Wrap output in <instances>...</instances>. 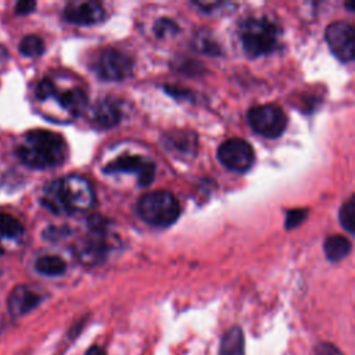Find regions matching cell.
<instances>
[{
    "mask_svg": "<svg viewBox=\"0 0 355 355\" xmlns=\"http://www.w3.org/2000/svg\"><path fill=\"white\" fill-rule=\"evenodd\" d=\"M40 204L58 215L85 212L94 204V191L87 179L79 175H67L44 186Z\"/></svg>",
    "mask_w": 355,
    "mask_h": 355,
    "instance_id": "6da1fadb",
    "label": "cell"
},
{
    "mask_svg": "<svg viewBox=\"0 0 355 355\" xmlns=\"http://www.w3.org/2000/svg\"><path fill=\"white\" fill-rule=\"evenodd\" d=\"M15 154L29 168L46 169L61 165L67 159L68 147L64 137L57 132L37 129L22 137Z\"/></svg>",
    "mask_w": 355,
    "mask_h": 355,
    "instance_id": "7a4b0ae2",
    "label": "cell"
},
{
    "mask_svg": "<svg viewBox=\"0 0 355 355\" xmlns=\"http://www.w3.org/2000/svg\"><path fill=\"white\" fill-rule=\"evenodd\" d=\"M36 100L61 111V119L78 116L87 105L85 89L75 85H60L53 78H43L35 90Z\"/></svg>",
    "mask_w": 355,
    "mask_h": 355,
    "instance_id": "3957f363",
    "label": "cell"
},
{
    "mask_svg": "<svg viewBox=\"0 0 355 355\" xmlns=\"http://www.w3.org/2000/svg\"><path fill=\"white\" fill-rule=\"evenodd\" d=\"M280 28L268 17H248L239 25L243 51L250 58L270 54L277 50Z\"/></svg>",
    "mask_w": 355,
    "mask_h": 355,
    "instance_id": "277c9868",
    "label": "cell"
},
{
    "mask_svg": "<svg viewBox=\"0 0 355 355\" xmlns=\"http://www.w3.org/2000/svg\"><path fill=\"white\" fill-rule=\"evenodd\" d=\"M137 214L151 226L166 227L175 223L179 218L180 205L171 191L154 190L139 200Z\"/></svg>",
    "mask_w": 355,
    "mask_h": 355,
    "instance_id": "5b68a950",
    "label": "cell"
},
{
    "mask_svg": "<svg viewBox=\"0 0 355 355\" xmlns=\"http://www.w3.org/2000/svg\"><path fill=\"white\" fill-rule=\"evenodd\" d=\"M90 230L85 239L76 245L75 252L78 259L89 266H96L104 262L112 244L108 239L105 220L94 216L89 222Z\"/></svg>",
    "mask_w": 355,
    "mask_h": 355,
    "instance_id": "8992f818",
    "label": "cell"
},
{
    "mask_svg": "<svg viewBox=\"0 0 355 355\" xmlns=\"http://www.w3.org/2000/svg\"><path fill=\"white\" fill-rule=\"evenodd\" d=\"M247 121L251 129L268 139L282 136L287 126V116L284 111L275 104H261L251 107L247 114Z\"/></svg>",
    "mask_w": 355,
    "mask_h": 355,
    "instance_id": "52a82bcc",
    "label": "cell"
},
{
    "mask_svg": "<svg viewBox=\"0 0 355 355\" xmlns=\"http://www.w3.org/2000/svg\"><path fill=\"white\" fill-rule=\"evenodd\" d=\"M103 171L108 175H135L140 186H148L154 179L155 165L150 158L139 154H121L119 157L107 162Z\"/></svg>",
    "mask_w": 355,
    "mask_h": 355,
    "instance_id": "ba28073f",
    "label": "cell"
},
{
    "mask_svg": "<svg viewBox=\"0 0 355 355\" xmlns=\"http://www.w3.org/2000/svg\"><path fill=\"white\" fill-rule=\"evenodd\" d=\"M218 159L229 171L244 173L252 166L255 154L248 141L239 137H232L219 146Z\"/></svg>",
    "mask_w": 355,
    "mask_h": 355,
    "instance_id": "9c48e42d",
    "label": "cell"
},
{
    "mask_svg": "<svg viewBox=\"0 0 355 355\" xmlns=\"http://www.w3.org/2000/svg\"><path fill=\"white\" fill-rule=\"evenodd\" d=\"M324 37L333 55L343 61L349 62L355 60V25L344 21L331 22L326 31Z\"/></svg>",
    "mask_w": 355,
    "mask_h": 355,
    "instance_id": "30bf717a",
    "label": "cell"
},
{
    "mask_svg": "<svg viewBox=\"0 0 355 355\" xmlns=\"http://www.w3.org/2000/svg\"><path fill=\"white\" fill-rule=\"evenodd\" d=\"M132 60L116 49H104L94 60L93 71L104 80H122L132 73Z\"/></svg>",
    "mask_w": 355,
    "mask_h": 355,
    "instance_id": "8fae6325",
    "label": "cell"
},
{
    "mask_svg": "<svg viewBox=\"0 0 355 355\" xmlns=\"http://www.w3.org/2000/svg\"><path fill=\"white\" fill-rule=\"evenodd\" d=\"M64 17L71 24L80 25V26H90L104 19L105 10L97 1L76 0L65 6Z\"/></svg>",
    "mask_w": 355,
    "mask_h": 355,
    "instance_id": "7c38bea8",
    "label": "cell"
},
{
    "mask_svg": "<svg viewBox=\"0 0 355 355\" xmlns=\"http://www.w3.org/2000/svg\"><path fill=\"white\" fill-rule=\"evenodd\" d=\"M40 295L26 286H17L8 297V309L12 316H22L36 308Z\"/></svg>",
    "mask_w": 355,
    "mask_h": 355,
    "instance_id": "4fadbf2b",
    "label": "cell"
},
{
    "mask_svg": "<svg viewBox=\"0 0 355 355\" xmlns=\"http://www.w3.org/2000/svg\"><path fill=\"white\" fill-rule=\"evenodd\" d=\"M92 118L94 123L101 128H112L121 122L122 110L115 100L104 98L93 108Z\"/></svg>",
    "mask_w": 355,
    "mask_h": 355,
    "instance_id": "5bb4252c",
    "label": "cell"
},
{
    "mask_svg": "<svg viewBox=\"0 0 355 355\" xmlns=\"http://www.w3.org/2000/svg\"><path fill=\"white\" fill-rule=\"evenodd\" d=\"M165 146L171 151L193 155L197 150V136L191 132H173L165 137Z\"/></svg>",
    "mask_w": 355,
    "mask_h": 355,
    "instance_id": "9a60e30c",
    "label": "cell"
},
{
    "mask_svg": "<svg viewBox=\"0 0 355 355\" xmlns=\"http://www.w3.org/2000/svg\"><path fill=\"white\" fill-rule=\"evenodd\" d=\"M219 355H245L244 334L239 326L230 327L220 338Z\"/></svg>",
    "mask_w": 355,
    "mask_h": 355,
    "instance_id": "2e32d148",
    "label": "cell"
},
{
    "mask_svg": "<svg viewBox=\"0 0 355 355\" xmlns=\"http://www.w3.org/2000/svg\"><path fill=\"white\" fill-rule=\"evenodd\" d=\"M323 250H324L326 258L329 261L338 262V261L344 259L351 252L352 244L347 237H344L341 234H333L324 240Z\"/></svg>",
    "mask_w": 355,
    "mask_h": 355,
    "instance_id": "e0dca14e",
    "label": "cell"
},
{
    "mask_svg": "<svg viewBox=\"0 0 355 355\" xmlns=\"http://www.w3.org/2000/svg\"><path fill=\"white\" fill-rule=\"evenodd\" d=\"M21 222L10 214H0V241H18L22 237Z\"/></svg>",
    "mask_w": 355,
    "mask_h": 355,
    "instance_id": "ac0fdd59",
    "label": "cell"
},
{
    "mask_svg": "<svg viewBox=\"0 0 355 355\" xmlns=\"http://www.w3.org/2000/svg\"><path fill=\"white\" fill-rule=\"evenodd\" d=\"M35 269L44 276H60L65 272L67 263L57 255H43L36 259Z\"/></svg>",
    "mask_w": 355,
    "mask_h": 355,
    "instance_id": "d6986e66",
    "label": "cell"
},
{
    "mask_svg": "<svg viewBox=\"0 0 355 355\" xmlns=\"http://www.w3.org/2000/svg\"><path fill=\"white\" fill-rule=\"evenodd\" d=\"M193 46H194L200 53H204V54H208V55H219V54H220L219 44H218L216 40L212 37L211 32H209V31H205V29H201V31H198V32L194 35Z\"/></svg>",
    "mask_w": 355,
    "mask_h": 355,
    "instance_id": "ffe728a7",
    "label": "cell"
},
{
    "mask_svg": "<svg viewBox=\"0 0 355 355\" xmlns=\"http://www.w3.org/2000/svg\"><path fill=\"white\" fill-rule=\"evenodd\" d=\"M338 219L344 230L355 234V194L343 202L338 211Z\"/></svg>",
    "mask_w": 355,
    "mask_h": 355,
    "instance_id": "44dd1931",
    "label": "cell"
},
{
    "mask_svg": "<svg viewBox=\"0 0 355 355\" xmlns=\"http://www.w3.org/2000/svg\"><path fill=\"white\" fill-rule=\"evenodd\" d=\"M19 51L25 57H37L44 51V43L37 35H26L19 42Z\"/></svg>",
    "mask_w": 355,
    "mask_h": 355,
    "instance_id": "7402d4cb",
    "label": "cell"
},
{
    "mask_svg": "<svg viewBox=\"0 0 355 355\" xmlns=\"http://www.w3.org/2000/svg\"><path fill=\"white\" fill-rule=\"evenodd\" d=\"M178 29H179L178 25L168 18H161L154 25V33L157 37H161V39L176 35Z\"/></svg>",
    "mask_w": 355,
    "mask_h": 355,
    "instance_id": "603a6c76",
    "label": "cell"
},
{
    "mask_svg": "<svg viewBox=\"0 0 355 355\" xmlns=\"http://www.w3.org/2000/svg\"><path fill=\"white\" fill-rule=\"evenodd\" d=\"M308 216V209H290L286 214V220H284V227L287 230H291L297 226H300Z\"/></svg>",
    "mask_w": 355,
    "mask_h": 355,
    "instance_id": "cb8c5ba5",
    "label": "cell"
},
{
    "mask_svg": "<svg viewBox=\"0 0 355 355\" xmlns=\"http://www.w3.org/2000/svg\"><path fill=\"white\" fill-rule=\"evenodd\" d=\"M313 355H344L334 344L320 341L313 347Z\"/></svg>",
    "mask_w": 355,
    "mask_h": 355,
    "instance_id": "d4e9b609",
    "label": "cell"
},
{
    "mask_svg": "<svg viewBox=\"0 0 355 355\" xmlns=\"http://www.w3.org/2000/svg\"><path fill=\"white\" fill-rule=\"evenodd\" d=\"M36 7L35 1H18L15 6V12L18 15H26L29 12H32Z\"/></svg>",
    "mask_w": 355,
    "mask_h": 355,
    "instance_id": "484cf974",
    "label": "cell"
},
{
    "mask_svg": "<svg viewBox=\"0 0 355 355\" xmlns=\"http://www.w3.org/2000/svg\"><path fill=\"white\" fill-rule=\"evenodd\" d=\"M86 355H107V354L104 352L103 348H100V347H97V345H93V347H90V348L86 351Z\"/></svg>",
    "mask_w": 355,
    "mask_h": 355,
    "instance_id": "4316f807",
    "label": "cell"
},
{
    "mask_svg": "<svg viewBox=\"0 0 355 355\" xmlns=\"http://www.w3.org/2000/svg\"><path fill=\"white\" fill-rule=\"evenodd\" d=\"M349 11H352V12H355V0H352V1H347L345 4H344Z\"/></svg>",
    "mask_w": 355,
    "mask_h": 355,
    "instance_id": "83f0119b",
    "label": "cell"
}]
</instances>
